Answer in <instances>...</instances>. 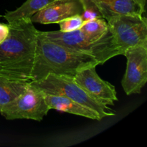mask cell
I'll use <instances>...</instances> for the list:
<instances>
[{
  "instance_id": "cell-1",
  "label": "cell",
  "mask_w": 147,
  "mask_h": 147,
  "mask_svg": "<svg viewBox=\"0 0 147 147\" xmlns=\"http://www.w3.org/2000/svg\"><path fill=\"white\" fill-rule=\"evenodd\" d=\"M8 24L9 34L0 44V77L30 82L39 30L30 19Z\"/></svg>"
},
{
  "instance_id": "cell-2",
  "label": "cell",
  "mask_w": 147,
  "mask_h": 147,
  "mask_svg": "<svg viewBox=\"0 0 147 147\" xmlns=\"http://www.w3.org/2000/svg\"><path fill=\"white\" fill-rule=\"evenodd\" d=\"M98 65L90 55L53 42L38 31L31 81L42 80L49 74L74 77L82 69Z\"/></svg>"
},
{
  "instance_id": "cell-3",
  "label": "cell",
  "mask_w": 147,
  "mask_h": 147,
  "mask_svg": "<svg viewBox=\"0 0 147 147\" xmlns=\"http://www.w3.org/2000/svg\"><path fill=\"white\" fill-rule=\"evenodd\" d=\"M42 33L53 42L90 55L97 60L99 65L104 64L112 57L121 55L111 29L105 35L96 40H92L85 36L80 29L68 32L59 30Z\"/></svg>"
},
{
  "instance_id": "cell-4",
  "label": "cell",
  "mask_w": 147,
  "mask_h": 147,
  "mask_svg": "<svg viewBox=\"0 0 147 147\" xmlns=\"http://www.w3.org/2000/svg\"><path fill=\"white\" fill-rule=\"evenodd\" d=\"M30 83L45 93L61 95L83 106L94 111L102 119L115 116V111L108 106L98 101L76 83L73 76L49 74L42 80Z\"/></svg>"
},
{
  "instance_id": "cell-5",
  "label": "cell",
  "mask_w": 147,
  "mask_h": 147,
  "mask_svg": "<svg viewBox=\"0 0 147 147\" xmlns=\"http://www.w3.org/2000/svg\"><path fill=\"white\" fill-rule=\"evenodd\" d=\"M50 110L45 93L30 82L22 94L0 109V113L7 120L31 119L41 121Z\"/></svg>"
},
{
  "instance_id": "cell-6",
  "label": "cell",
  "mask_w": 147,
  "mask_h": 147,
  "mask_svg": "<svg viewBox=\"0 0 147 147\" xmlns=\"http://www.w3.org/2000/svg\"><path fill=\"white\" fill-rule=\"evenodd\" d=\"M107 22L121 55L130 47L147 46V20L143 14L117 16Z\"/></svg>"
},
{
  "instance_id": "cell-7",
  "label": "cell",
  "mask_w": 147,
  "mask_h": 147,
  "mask_svg": "<svg viewBox=\"0 0 147 147\" xmlns=\"http://www.w3.org/2000/svg\"><path fill=\"white\" fill-rule=\"evenodd\" d=\"M123 55L127 59L126 70L121 81L126 95L140 93L147 81V46L127 49Z\"/></svg>"
},
{
  "instance_id": "cell-8",
  "label": "cell",
  "mask_w": 147,
  "mask_h": 147,
  "mask_svg": "<svg viewBox=\"0 0 147 147\" xmlns=\"http://www.w3.org/2000/svg\"><path fill=\"white\" fill-rule=\"evenodd\" d=\"M96 67L93 65L82 69L73 78L93 98L106 106H112L118 100L116 88L109 82L100 78Z\"/></svg>"
},
{
  "instance_id": "cell-9",
  "label": "cell",
  "mask_w": 147,
  "mask_h": 147,
  "mask_svg": "<svg viewBox=\"0 0 147 147\" xmlns=\"http://www.w3.org/2000/svg\"><path fill=\"white\" fill-rule=\"evenodd\" d=\"M83 7L80 0H58L52 2L32 16L31 21L41 24L59 23L74 15H81Z\"/></svg>"
},
{
  "instance_id": "cell-10",
  "label": "cell",
  "mask_w": 147,
  "mask_h": 147,
  "mask_svg": "<svg viewBox=\"0 0 147 147\" xmlns=\"http://www.w3.org/2000/svg\"><path fill=\"white\" fill-rule=\"evenodd\" d=\"M96 4L103 18L107 21L121 15L143 14L146 0H91Z\"/></svg>"
},
{
  "instance_id": "cell-11",
  "label": "cell",
  "mask_w": 147,
  "mask_h": 147,
  "mask_svg": "<svg viewBox=\"0 0 147 147\" xmlns=\"http://www.w3.org/2000/svg\"><path fill=\"white\" fill-rule=\"evenodd\" d=\"M45 100L50 109L83 116L92 120L100 121L102 119L98 113L94 111L82 106L64 96L45 93Z\"/></svg>"
},
{
  "instance_id": "cell-12",
  "label": "cell",
  "mask_w": 147,
  "mask_h": 147,
  "mask_svg": "<svg viewBox=\"0 0 147 147\" xmlns=\"http://www.w3.org/2000/svg\"><path fill=\"white\" fill-rule=\"evenodd\" d=\"M53 1H55V0H27L17 9L7 11L4 17L8 23L23 19H30L35 13Z\"/></svg>"
},
{
  "instance_id": "cell-13",
  "label": "cell",
  "mask_w": 147,
  "mask_h": 147,
  "mask_svg": "<svg viewBox=\"0 0 147 147\" xmlns=\"http://www.w3.org/2000/svg\"><path fill=\"white\" fill-rule=\"evenodd\" d=\"M29 84L28 81L0 77V109L22 94Z\"/></svg>"
},
{
  "instance_id": "cell-14",
  "label": "cell",
  "mask_w": 147,
  "mask_h": 147,
  "mask_svg": "<svg viewBox=\"0 0 147 147\" xmlns=\"http://www.w3.org/2000/svg\"><path fill=\"white\" fill-rule=\"evenodd\" d=\"M109 25L103 17L83 22L80 30L85 36L92 40L100 39L108 32Z\"/></svg>"
},
{
  "instance_id": "cell-15",
  "label": "cell",
  "mask_w": 147,
  "mask_h": 147,
  "mask_svg": "<svg viewBox=\"0 0 147 147\" xmlns=\"http://www.w3.org/2000/svg\"><path fill=\"white\" fill-rule=\"evenodd\" d=\"M83 7L81 17L83 21L103 17L98 7L91 0H80Z\"/></svg>"
},
{
  "instance_id": "cell-16",
  "label": "cell",
  "mask_w": 147,
  "mask_h": 147,
  "mask_svg": "<svg viewBox=\"0 0 147 147\" xmlns=\"http://www.w3.org/2000/svg\"><path fill=\"white\" fill-rule=\"evenodd\" d=\"M83 22L84 21L82 19L81 16L78 14L67 17L58 23L60 24V31L68 32L79 30L81 27Z\"/></svg>"
},
{
  "instance_id": "cell-17",
  "label": "cell",
  "mask_w": 147,
  "mask_h": 147,
  "mask_svg": "<svg viewBox=\"0 0 147 147\" xmlns=\"http://www.w3.org/2000/svg\"><path fill=\"white\" fill-rule=\"evenodd\" d=\"M9 34V24L0 23V44L8 37Z\"/></svg>"
},
{
  "instance_id": "cell-18",
  "label": "cell",
  "mask_w": 147,
  "mask_h": 147,
  "mask_svg": "<svg viewBox=\"0 0 147 147\" xmlns=\"http://www.w3.org/2000/svg\"><path fill=\"white\" fill-rule=\"evenodd\" d=\"M1 17V14H0V17Z\"/></svg>"
},
{
  "instance_id": "cell-19",
  "label": "cell",
  "mask_w": 147,
  "mask_h": 147,
  "mask_svg": "<svg viewBox=\"0 0 147 147\" xmlns=\"http://www.w3.org/2000/svg\"><path fill=\"white\" fill-rule=\"evenodd\" d=\"M55 1H58V0H55Z\"/></svg>"
}]
</instances>
